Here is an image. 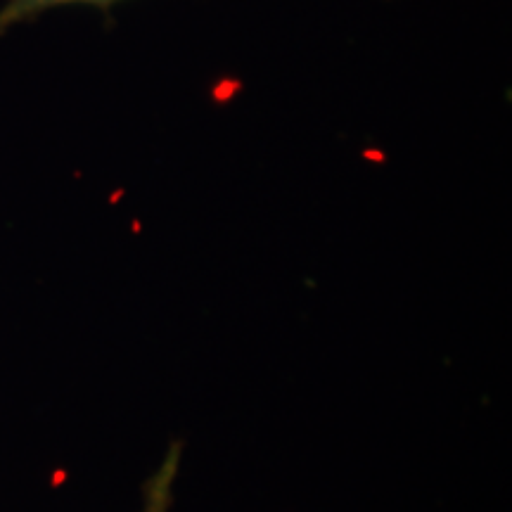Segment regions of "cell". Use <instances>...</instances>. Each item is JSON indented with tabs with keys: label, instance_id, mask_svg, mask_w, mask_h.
I'll return each instance as SVG.
<instances>
[{
	"label": "cell",
	"instance_id": "2",
	"mask_svg": "<svg viewBox=\"0 0 512 512\" xmlns=\"http://www.w3.org/2000/svg\"><path fill=\"white\" fill-rule=\"evenodd\" d=\"M62 3H110V0H10L8 8L0 12V29L10 27L12 22L36 15V12L53 8Z\"/></svg>",
	"mask_w": 512,
	"mask_h": 512
},
{
	"label": "cell",
	"instance_id": "1",
	"mask_svg": "<svg viewBox=\"0 0 512 512\" xmlns=\"http://www.w3.org/2000/svg\"><path fill=\"white\" fill-rule=\"evenodd\" d=\"M181 444H171L169 453L162 460V465L157 467V472L145 482L143 489V512H169L171 510V489H174V479L181 465Z\"/></svg>",
	"mask_w": 512,
	"mask_h": 512
}]
</instances>
